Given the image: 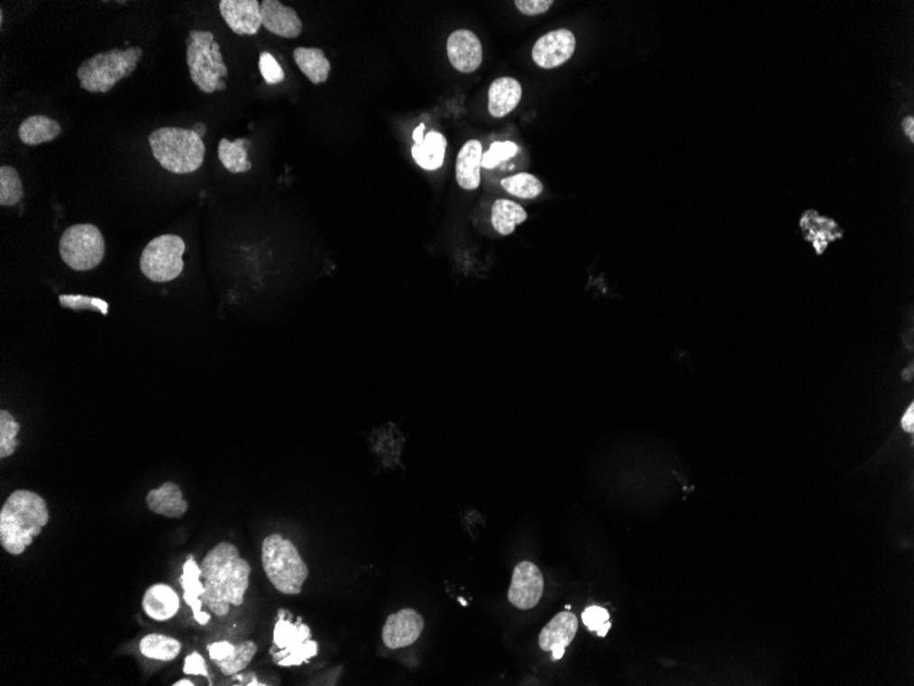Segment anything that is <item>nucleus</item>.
Returning <instances> with one entry per match:
<instances>
[{
  "label": "nucleus",
  "mask_w": 914,
  "mask_h": 686,
  "mask_svg": "<svg viewBox=\"0 0 914 686\" xmlns=\"http://www.w3.org/2000/svg\"><path fill=\"white\" fill-rule=\"evenodd\" d=\"M259 69H260L264 81L270 84V86H276V84L282 83L285 80L284 70H282L281 66H279V63L277 62L276 58L270 52H261L260 57H259Z\"/></svg>",
  "instance_id": "f704fd0d"
},
{
  "label": "nucleus",
  "mask_w": 914,
  "mask_h": 686,
  "mask_svg": "<svg viewBox=\"0 0 914 686\" xmlns=\"http://www.w3.org/2000/svg\"><path fill=\"white\" fill-rule=\"evenodd\" d=\"M482 157V144L478 140L467 142L457 155L456 179L462 188L474 191L480 187Z\"/></svg>",
  "instance_id": "6ab92c4d"
},
{
  "label": "nucleus",
  "mask_w": 914,
  "mask_h": 686,
  "mask_svg": "<svg viewBox=\"0 0 914 686\" xmlns=\"http://www.w3.org/2000/svg\"><path fill=\"white\" fill-rule=\"evenodd\" d=\"M425 621L414 608H403L388 617L382 629V641L389 649L406 648L421 637Z\"/></svg>",
  "instance_id": "9b49d317"
},
{
  "label": "nucleus",
  "mask_w": 914,
  "mask_h": 686,
  "mask_svg": "<svg viewBox=\"0 0 914 686\" xmlns=\"http://www.w3.org/2000/svg\"><path fill=\"white\" fill-rule=\"evenodd\" d=\"M20 424L9 411H0V458H9L18 447L17 434Z\"/></svg>",
  "instance_id": "7c9ffc66"
},
{
  "label": "nucleus",
  "mask_w": 914,
  "mask_h": 686,
  "mask_svg": "<svg viewBox=\"0 0 914 686\" xmlns=\"http://www.w3.org/2000/svg\"><path fill=\"white\" fill-rule=\"evenodd\" d=\"M578 632V618L570 611L560 612L544 627L538 643L543 651L567 648Z\"/></svg>",
  "instance_id": "aec40b11"
},
{
  "label": "nucleus",
  "mask_w": 914,
  "mask_h": 686,
  "mask_svg": "<svg viewBox=\"0 0 914 686\" xmlns=\"http://www.w3.org/2000/svg\"><path fill=\"white\" fill-rule=\"evenodd\" d=\"M59 305L70 310L100 311L103 316L108 314V303L97 297H83V295H60Z\"/></svg>",
  "instance_id": "2f4dec72"
},
{
  "label": "nucleus",
  "mask_w": 914,
  "mask_h": 686,
  "mask_svg": "<svg viewBox=\"0 0 914 686\" xmlns=\"http://www.w3.org/2000/svg\"><path fill=\"white\" fill-rule=\"evenodd\" d=\"M174 686H194L195 683L189 680H181L178 682L173 683Z\"/></svg>",
  "instance_id": "c03bdc74"
},
{
  "label": "nucleus",
  "mask_w": 914,
  "mask_h": 686,
  "mask_svg": "<svg viewBox=\"0 0 914 686\" xmlns=\"http://www.w3.org/2000/svg\"><path fill=\"white\" fill-rule=\"evenodd\" d=\"M59 252L63 262L73 270H92L105 258V244L102 232L92 224L70 226L60 237Z\"/></svg>",
  "instance_id": "39448f33"
},
{
  "label": "nucleus",
  "mask_w": 914,
  "mask_h": 686,
  "mask_svg": "<svg viewBox=\"0 0 914 686\" xmlns=\"http://www.w3.org/2000/svg\"><path fill=\"white\" fill-rule=\"evenodd\" d=\"M60 132H62V128L58 121L52 120L47 115L39 114L32 115L21 123L18 128V136L23 144L34 147L43 144V142H52L59 136Z\"/></svg>",
  "instance_id": "5701e85b"
},
{
  "label": "nucleus",
  "mask_w": 914,
  "mask_h": 686,
  "mask_svg": "<svg viewBox=\"0 0 914 686\" xmlns=\"http://www.w3.org/2000/svg\"><path fill=\"white\" fill-rule=\"evenodd\" d=\"M248 147L250 142L247 139H237L236 142L222 139L219 142L218 157L224 168L233 174L250 171L252 163L248 160Z\"/></svg>",
  "instance_id": "a878e982"
},
{
  "label": "nucleus",
  "mask_w": 914,
  "mask_h": 686,
  "mask_svg": "<svg viewBox=\"0 0 914 686\" xmlns=\"http://www.w3.org/2000/svg\"><path fill=\"white\" fill-rule=\"evenodd\" d=\"M147 506L152 513L174 519L182 518L189 508L181 488L174 482H166L157 489L150 490Z\"/></svg>",
  "instance_id": "dca6fc26"
},
{
  "label": "nucleus",
  "mask_w": 914,
  "mask_h": 686,
  "mask_svg": "<svg viewBox=\"0 0 914 686\" xmlns=\"http://www.w3.org/2000/svg\"><path fill=\"white\" fill-rule=\"evenodd\" d=\"M609 618H611L609 612L599 606L588 607L582 614L583 624L588 627L589 630L597 632V635L601 637H605L611 629Z\"/></svg>",
  "instance_id": "473e14b6"
},
{
  "label": "nucleus",
  "mask_w": 914,
  "mask_h": 686,
  "mask_svg": "<svg viewBox=\"0 0 914 686\" xmlns=\"http://www.w3.org/2000/svg\"><path fill=\"white\" fill-rule=\"evenodd\" d=\"M200 580H202V570L197 566V562L189 559L185 563L184 574L179 579V582L184 588V600L194 611L195 619L200 625H206L210 622V616L202 611V596L205 593V585Z\"/></svg>",
  "instance_id": "412c9836"
},
{
  "label": "nucleus",
  "mask_w": 914,
  "mask_h": 686,
  "mask_svg": "<svg viewBox=\"0 0 914 686\" xmlns=\"http://www.w3.org/2000/svg\"><path fill=\"white\" fill-rule=\"evenodd\" d=\"M192 131H194L195 133L197 134V136L202 137V139L203 137L206 136V133H207V128H206L205 123H195L194 128H192Z\"/></svg>",
  "instance_id": "37998d69"
},
{
  "label": "nucleus",
  "mask_w": 914,
  "mask_h": 686,
  "mask_svg": "<svg viewBox=\"0 0 914 686\" xmlns=\"http://www.w3.org/2000/svg\"><path fill=\"white\" fill-rule=\"evenodd\" d=\"M261 25L279 38L296 39L303 32V23L293 7L284 6L279 0H263L260 4Z\"/></svg>",
  "instance_id": "4468645a"
},
{
  "label": "nucleus",
  "mask_w": 914,
  "mask_h": 686,
  "mask_svg": "<svg viewBox=\"0 0 914 686\" xmlns=\"http://www.w3.org/2000/svg\"><path fill=\"white\" fill-rule=\"evenodd\" d=\"M517 146L511 142H498L491 144L488 152L482 157V168L493 169L504 160L516 155Z\"/></svg>",
  "instance_id": "72a5a7b5"
},
{
  "label": "nucleus",
  "mask_w": 914,
  "mask_h": 686,
  "mask_svg": "<svg viewBox=\"0 0 914 686\" xmlns=\"http://www.w3.org/2000/svg\"><path fill=\"white\" fill-rule=\"evenodd\" d=\"M446 52L452 66L461 73H474L483 59L482 44L469 29L454 31L446 41Z\"/></svg>",
  "instance_id": "f8f14e48"
},
{
  "label": "nucleus",
  "mask_w": 914,
  "mask_h": 686,
  "mask_svg": "<svg viewBox=\"0 0 914 686\" xmlns=\"http://www.w3.org/2000/svg\"><path fill=\"white\" fill-rule=\"evenodd\" d=\"M179 596L173 588L166 584H155L148 588L142 598V608L151 619L158 622L169 621L179 611Z\"/></svg>",
  "instance_id": "2eb2a0df"
},
{
  "label": "nucleus",
  "mask_w": 914,
  "mask_h": 686,
  "mask_svg": "<svg viewBox=\"0 0 914 686\" xmlns=\"http://www.w3.org/2000/svg\"><path fill=\"white\" fill-rule=\"evenodd\" d=\"M544 588L545 582L540 569L531 562H520L512 574L509 601L520 609L533 608L543 598Z\"/></svg>",
  "instance_id": "1a4fd4ad"
},
{
  "label": "nucleus",
  "mask_w": 914,
  "mask_h": 686,
  "mask_svg": "<svg viewBox=\"0 0 914 686\" xmlns=\"http://www.w3.org/2000/svg\"><path fill=\"white\" fill-rule=\"evenodd\" d=\"M577 41L568 29H557L544 34L533 49V59L543 69L564 65L574 55Z\"/></svg>",
  "instance_id": "9d476101"
},
{
  "label": "nucleus",
  "mask_w": 914,
  "mask_h": 686,
  "mask_svg": "<svg viewBox=\"0 0 914 686\" xmlns=\"http://www.w3.org/2000/svg\"><path fill=\"white\" fill-rule=\"evenodd\" d=\"M446 139L438 132H429L424 142L412 147V157L415 162L425 170L440 169L445 158Z\"/></svg>",
  "instance_id": "b1692460"
},
{
  "label": "nucleus",
  "mask_w": 914,
  "mask_h": 686,
  "mask_svg": "<svg viewBox=\"0 0 914 686\" xmlns=\"http://www.w3.org/2000/svg\"><path fill=\"white\" fill-rule=\"evenodd\" d=\"M226 87H227L226 81H224V78H221V80H219L218 86H216V92L224 91V89H226Z\"/></svg>",
  "instance_id": "a18cd8bd"
},
{
  "label": "nucleus",
  "mask_w": 914,
  "mask_h": 686,
  "mask_svg": "<svg viewBox=\"0 0 914 686\" xmlns=\"http://www.w3.org/2000/svg\"><path fill=\"white\" fill-rule=\"evenodd\" d=\"M233 644L227 643V641H219V643L208 645V655H210V659L213 662L222 661V659L231 655L233 653Z\"/></svg>",
  "instance_id": "58836bf2"
},
{
  "label": "nucleus",
  "mask_w": 914,
  "mask_h": 686,
  "mask_svg": "<svg viewBox=\"0 0 914 686\" xmlns=\"http://www.w3.org/2000/svg\"><path fill=\"white\" fill-rule=\"evenodd\" d=\"M522 86L516 78H501L489 88V113L491 117L503 118L514 112L522 99Z\"/></svg>",
  "instance_id": "a211bd4d"
},
{
  "label": "nucleus",
  "mask_w": 914,
  "mask_h": 686,
  "mask_svg": "<svg viewBox=\"0 0 914 686\" xmlns=\"http://www.w3.org/2000/svg\"><path fill=\"white\" fill-rule=\"evenodd\" d=\"M801 229L805 239L815 247L818 254H823L831 242L842 237L839 225L816 211H807L802 215Z\"/></svg>",
  "instance_id": "f3484780"
},
{
  "label": "nucleus",
  "mask_w": 914,
  "mask_h": 686,
  "mask_svg": "<svg viewBox=\"0 0 914 686\" xmlns=\"http://www.w3.org/2000/svg\"><path fill=\"white\" fill-rule=\"evenodd\" d=\"M182 645L176 638L165 635L145 636L140 641V653L148 659L154 661L171 662L181 654Z\"/></svg>",
  "instance_id": "bb28decb"
},
{
  "label": "nucleus",
  "mask_w": 914,
  "mask_h": 686,
  "mask_svg": "<svg viewBox=\"0 0 914 686\" xmlns=\"http://www.w3.org/2000/svg\"><path fill=\"white\" fill-rule=\"evenodd\" d=\"M200 570L205 585L202 601L213 614L227 616L231 606L244 603L252 569L236 545L227 541L216 544L203 559Z\"/></svg>",
  "instance_id": "f257e3e1"
},
{
  "label": "nucleus",
  "mask_w": 914,
  "mask_h": 686,
  "mask_svg": "<svg viewBox=\"0 0 914 686\" xmlns=\"http://www.w3.org/2000/svg\"><path fill=\"white\" fill-rule=\"evenodd\" d=\"M293 58L295 62L297 63L298 69L311 83L318 84L326 83L329 78L330 66L329 59H327L324 52L321 49H315V47H297L293 51Z\"/></svg>",
  "instance_id": "4be33fe9"
},
{
  "label": "nucleus",
  "mask_w": 914,
  "mask_h": 686,
  "mask_svg": "<svg viewBox=\"0 0 914 686\" xmlns=\"http://www.w3.org/2000/svg\"><path fill=\"white\" fill-rule=\"evenodd\" d=\"M903 131H905L906 136L910 139V142L914 140V120L913 117H908L903 121Z\"/></svg>",
  "instance_id": "a19ab883"
},
{
  "label": "nucleus",
  "mask_w": 914,
  "mask_h": 686,
  "mask_svg": "<svg viewBox=\"0 0 914 686\" xmlns=\"http://www.w3.org/2000/svg\"><path fill=\"white\" fill-rule=\"evenodd\" d=\"M425 128H426V125H425V123H421V125L417 126V128L415 129L414 136H412L414 137L415 144H417V142H424Z\"/></svg>",
  "instance_id": "79ce46f5"
},
{
  "label": "nucleus",
  "mask_w": 914,
  "mask_h": 686,
  "mask_svg": "<svg viewBox=\"0 0 914 686\" xmlns=\"http://www.w3.org/2000/svg\"><path fill=\"white\" fill-rule=\"evenodd\" d=\"M527 220V213L522 206L508 199H498L491 207V225L501 236L514 233L517 225Z\"/></svg>",
  "instance_id": "393cba45"
},
{
  "label": "nucleus",
  "mask_w": 914,
  "mask_h": 686,
  "mask_svg": "<svg viewBox=\"0 0 914 686\" xmlns=\"http://www.w3.org/2000/svg\"><path fill=\"white\" fill-rule=\"evenodd\" d=\"M185 242L176 234H162L148 242L140 257V269L154 282L173 281L184 270Z\"/></svg>",
  "instance_id": "0eeeda50"
},
{
  "label": "nucleus",
  "mask_w": 914,
  "mask_h": 686,
  "mask_svg": "<svg viewBox=\"0 0 914 686\" xmlns=\"http://www.w3.org/2000/svg\"><path fill=\"white\" fill-rule=\"evenodd\" d=\"M184 672H187V674L207 675L205 659L197 653L190 654L185 659Z\"/></svg>",
  "instance_id": "e433bc0d"
},
{
  "label": "nucleus",
  "mask_w": 914,
  "mask_h": 686,
  "mask_svg": "<svg viewBox=\"0 0 914 686\" xmlns=\"http://www.w3.org/2000/svg\"><path fill=\"white\" fill-rule=\"evenodd\" d=\"M293 640H297L295 627L288 622L279 621L276 629V643L279 646H287L293 644Z\"/></svg>",
  "instance_id": "4c0bfd02"
},
{
  "label": "nucleus",
  "mask_w": 914,
  "mask_h": 686,
  "mask_svg": "<svg viewBox=\"0 0 914 686\" xmlns=\"http://www.w3.org/2000/svg\"><path fill=\"white\" fill-rule=\"evenodd\" d=\"M214 34L208 31H190L187 39V62L190 78L205 94L216 92L219 80L229 76L227 66L216 62L214 58Z\"/></svg>",
  "instance_id": "423d86ee"
},
{
  "label": "nucleus",
  "mask_w": 914,
  "mask_h": 686,
  "mask_svg": "<svg viewBox=\"0 0 914 686\" xmlns=\"http://www.w3.org/2000/svg\"><path fill=\"white\" fill-rule=\"evenodd\" d=\"M261 564L269 581L282 595L301 593L310 570L292 541L279 533L268 535L261 544Z\"/></svg>",
  "instance_id": "20e7f679"
},
{
  "label": "nucleus",
  "mask_w": 914,
  "mask_h": 686,
  "mask_svg": "<svg viewBox=\"0 0 914 686\" xmlns=\"http://www.w3.org/2000/svg\"><path fill=\"white\" fill-rule=\"evenodd\" d=\"M501 187L508 194L520 197V199H535V197H540L544 191V186L540 179L528 173L507 177L501 181Z\"/></svg>",
  "instance_id": "c85d7f7f"
},
{
  "label": "nucleus",
  "mask_w": 914,
  "mask_h": 686,
  "mask_svg": "<svg viewBox=\"0 0 914 686\" xmlns=\"http://www.w3.org/2000/svg\"><path fill=\"white\" fill-rule=\"evenodd\" d=\"M218 5L224 23L240 36H252L263 26L258 0H221Z\"/></svg>",
  "instance_id": "ddd939ff"
},
{
  "label": "nucleus",
  "mask_w": 914,
  "mask_h": 686,
  "mask_svg": "<svg viewBox=\"0 0 914 686\" xmlns=\"http://www.w3.org/2000/svg\"><path fill=\"white\" fill-rule=\"evenodd\" d=\"M49 521V506L41 495L15 490L0 510V545L10 555H23Z\"/></svg>",
  "instance_id": "f03ea898"
},
{
  "label": "nucleus",
  "mask_w": 914,
  "mask_h": 686,
  "mask_svg": "<svg viewBox=\"0 0 914 686\" xmlns=\"http://www.w3.org/2000/svg\"><path fill=\"white\" fill-rule=\"evenodd\" d=\"M129 62L125 51L114 49L107 52H100L89 59L84 60L78 68V78L81 88L92 94H105L118 81L126 78Z\"/></svg>",
  "instance_id": "6e6552de"
},
{
  "label": "nucleus",
  "mask_w": 914,
  "mask_h": 686,
  "mask_svg": "<svg viewBox=\"0 0 914 686\" xmlns=\"http://www.w3.org/2000/svg\"><path fill=\"white\" fill-rule=\"evenodd\" d=\"M256 653H258V645L253 641H242V643L234 645L233 653L231 655L222 661L214 662V663L224 675H234L247 669L248 664L255 658Z\"/></svg>",
  "instance_id": "cd10ccee"
},
{
  "label": "nucleus",
  "mask_w": 914,
  "mask_h": 686,
  "mask_svg": "<svg viewBox=\"0 0 914 686\" xmlns=\"http://www.w3.org/2000/svg\"><path fill=\"white\" fill-rule=\"evenodd\" d=\"M913 416H914L913 406H910V407H909V410L906 411V416H903L902 419V426L903 429L906 430V432H913L914 426Z\"/></svg>",
  "instance_id": "ea45409f"
},
{
  "label": "nucleus",
  "mask_w": 914,
  "mask_h": 686,
  "mask_svg": "<svg viewBox=\"0 0 914 686\" xmlns=\"http://www.w3.org/2000/svg\"><path fill=\"white\" fill-rule=\"evenodd\" d=\"M514 5L522 14L533 17L548 12L553 5V0H515Z\"/></svg>",
  "instance_id": "c9c22d12"
},
{
  "label": "nucleus",
  "mask_w": 914,
  "mask_h": 686,
  "mask_svg": "<svg viewBox=\"0 0 914 686\" xmlns=\"http://www.w3.org/2000/svg\"><path fill=\"white\" fill-rule=\"evenodd\" d=\"M148 142L155 160L171 173H194L205 162V142L192 129L166 126L152 132Z\"/></svg>",
  "instance_id": "7ed1b4c3"
},
{
  "label": "nucleus",
  "mask_w": 914,
  "mask_h": 686,
  "mask_svg": "<svg viewBox=\"0 0 914 686\" xmlns=\"http://www.w3.org/2000/svg\"><path fill=\"white\" fill-rule=\"evenodd\" d=\"M23 197V179L17 169L13 166L0 168V205L12 206L21 202Z\"/></svg>",
  "instance_id": "c756f323"
}]
</instances>
